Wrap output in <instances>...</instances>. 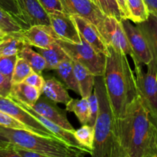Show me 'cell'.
Instances as JSON below:
<instances>
[{
  "mask_svg": "<svg viewBox=\"0 0 157 157\" xmlns=\"http://www.w3.org/2000/svg\"><path fill=\"white\" fill-rule=\"evenodd\" d=\"M121 157H157V127L138 96L117 121Z\"/></svg>",
  "mask_w": 157,
  "mask_h": 157,
  "instance_id": "1",
  "label": "cell"
},
{
  "mask_svg": "<svg viewBox=\"0 0 157 157\" xmlns=\"http://www.w3.org/2000/svg\"><path fill=\"white\" fill-rule=\"evenodd\" d=\"M107 49L103 78L113 115L117 121L139 95L136 77L127 55L110 44L107 45Z\"/></svg>",
  "mask_w": 157,
  "mask_h": 157,
  "instance_id": "2",
  "label": "cell"
},
{
  "mask_svg": "<svg viewBox=\"0 0 157 157\" xmlns=\"http://www.w3.org/2000/svg\"><path fill=\"white\" fill-rule=\"evenodd\" d=\"M94 90L98 97L99 110L94 127V138L90 156L121 157L117 121L107 97L103 76L95 77Z\"/></svg>",
  "mask_w": 157,
  "mask_h": 157,
  "instance_id": "3",
  "label": "cell"
},
{
  "mask_svg": "<svg viewBox=\"0 0 157 157\" xmlns=\"http://www.w3.org/2000/svg\"><path fill=\"white\" fill-rule=\"evenodd\" d=\"M0 135L9 142L41 153L44 157H79L90 154V152L71 146L58 137L42 136L27 130L0 126Z\"/></svg>",
  "mask_w": 157,
  "mask_h": 157,
  "instance_id": "4",
  "label": "cell"
},
{
  "mask_svg": "<svg viewBox=\"0 0 157 157\" xmlns=\"http://www.w3.org/2000/svg\"><path fill=\"white\" fill-rule=\"evenodd\" d=\"M81 44H72L60 39L57 41L71 59L80 63L95 77L103 76L105 69L106 55L96 52L81 36Z\"/></svg>",
  "mask_w": 157,
  "mask_h": 157,
  "instance_id": "5",
  "label": "cell"
},
{
  "mask_svg": "<svg viewBox=\"0 0 157 157\" xmlns=\"http://www.w3.org/2000/svg\"><path fill=\"white\" fill-rule=\"evenodd\" d=\"M138 95L153 118H157V75L144 72L140 64H134Z\"/></svg>",
  "mask_w": 157,
  "mask_h": 157,
  "instance_id": "6",
  "label": "cell"
},
{
  "mask_svg": "<svg viewBox=\"0 0 157 157\" xmlns=\"http://www.w3.org/2000/svg\"><path fill=\"white\" fill-rule=\"evenodd\" d=\"M0 110L11 115L19 121L22 124H25L31 129L32 133L51 137H57L53 133L46 128L42 124L39 122L36 118L26 111L25 109L20 107L14 100L9 97L0 95Z\"/></svg>",
  "mask_w": 157,
  "mask_h": 157,
  "instance_id": "7",
  "label": "cell"
},
{
  "mask_svg": "<svg viewBox=\"0 0 157 157\" xmlns=\"http://www.w3.org/2000/svg\"><path fill=\"white\" fill-rule=\"evenodd\" d=\"M101 34L107 45L110 44L126 55H130L132 59L134 58L133 51L121 21L113 17L106 16Z\"/></svg>",
  "mask_w": 157,
  "mask_h": 157,
  "instance_id": "8",
  "label": "cell"
},
{
  "mask_svg": "<svg viewBox=\"0 0 157 157\" xmlns=\"http://www.w3.org/2000/svg\"><path fill=\"white\" fill-rule=\"evenodd\" d=\"M64 11L71 15H77L83 17L93 24L100 33L104 25V16L98 8L90 0H60Z\"/></svg>",
  "mask_w": 157,
  "mask_h": 157,
  "instance_id": "9",
  "label": "cell"
},
{
  "mask_svg": "<svg viewBox=\"0 0 157 157\" xmlns=\"http://www.w3.org/2000/svg\"><path fill=\"white\" fill-rule=\"evenodd\" d=\"M121 21L134 55L133 59L134 64H144L147 65L150 64L152 55L142 32L136 25H133L129 19L124 18Z\"/></svg>",
  "mask_w": 157,
  "mask_h": 157,
  "instance_id": "10",
  "label": "cell"
},
{
  "mask_svg": "<svg viewBox=\"0 0 157 157\" xmlns=\"http://www.w3.org/2000/svg\"><path fill=\"white\" fill-rule=\"evenodd\" d=\"M48 15L50 26L58 39L72 44H81V36L71 15L60 11L49 13Z\"/></svg>",
  "mask_w": 157,
  "mask_h": 157,
  "instance_id": "11",
  "label": "cell"
},
{
  "mask_svg": "<svg viewBox=\"0 0 157 157\" xmlns=\"http://www.w3.org/2000/svg\"><path fill=\"white\" fill-rule=\"evenodd\" d=\"M17 35L25 44L37 48H47L58 40L50 25H33L23 29Z\"/></svg>",
  "mask_w": 157,
  "mask_h": 157,
  "instance_id": "12",
  "label": "cell"
},
{
  "mask_svg": "<svg viewBox=\"0 0 157 157\" xmlns=\"http://www.w3.org/2000/svg\"><path fill=\"white\" fill-rule=\"evenodd\" d=\"M21 18L26 28L33 25H50L48 12L38 0H15Z\"/></svg>",
  "mask_w": 157,
  "mask_h": 157,
  "instance_id": "13",
  "label": "cell"
},
{
  "mask_svg": "<svg viewBox=\"0 0 157 157\" xmlns=\"http://www.w3.org/2000/svg\"><path fill=\"white\" fill-rule=\"evenodd\" d=\"M55 104L56 103L49 100L45 96H40L32 108L40 115L62 128L75 132V130L67 120L65 113Z\"/></svg>",
  "mask_w": 157,
  "mask_h": 157,
  "instance_id": "14",
  "label": "cell"
},
{
  "mask_svg": "<svg viewBox=\"0 0 157 157\" xmlns=\"http://www.w3.org/2000/svg\"><path fill=\"white\" fill-rule=\"evenodd\" d=\"M71 17L79 32L80 35L96 52L104 54L107 56L108 55L107 45L98 29L93 24L89 22L85 18L80 15H71Z\"/></svg>",
  "mask_w": 157,
  "mask_h": 157,
  "instance_id": "15",
  "label": "cell"
},
{
  "mask_svg": "<svg viewBox=\"0 0 157 157\" xmlns=\"http://www.w3.org/2000/svg\"><path fill=\"white\" fill-rule=\"evenodd\" d=\"M145 38L152 60L147 64V71L157 75V15L150 12L145 21L136 24Z\"/></svg>",
  "mask_w": 157,
  "mask_h": 157,
  "instance_id": "16",
  "label": "cell"
},
{
  "mask_svg": "<svg viewBox=\"0 0 157 157\" xmlns=\"http://www.w3.org/2000/svg\"><path fill=\"white\" fill-rule=\"evenodd\" d=\"M14 101H15V100H14ZM15 101L20 106V107H21L23 109H25L26 111L29 112L32 116H33L34 117L36 118V119L38 120L41 124H42L46 128L48 129V130H50L52 133H53L57 137L62 140L65 141L67 144H70L71 146H73V147H78V148L82 149V150H87V151L90 152V150H87V149H85L84 147H83L81 145V144L77 140V139L75 138V134H74V132L65 130V129L62 128V127H60V126L55 124V123L52 122V121H50L49 120L46 119L45 117H42L41 115H40L39 113H38L37 112H35V110L32 108V107H30V106L27 105V104H25L24 103L20 102V101Z\"/></svg>",
  "mask_w": 157,
  "mask_h": 157,
  "instance_id": "17",
  "label": "cell"
},
{
  "mask_svg": "<svg viewBox=\"0 0 157 157\" xmlns=\"http://www.w3.org/2000/svg\"><path fill=\"white\" fill-rule=\"evenodd\" d=\"M41 95V92L39 90L29 84L21 82L19 84H12L10 93L8 97L32 107Z\"/></svg>",
  "mask_w": 157,
  "mask_h": 157,
  "instance_id": "18",
  "label": "cell"
},
{
  "mask_svg": "<svg viewBox=\"0 0 157 157\" xmlns=\"http://www.w3.org/2000/svg\"><path fill=\"white\" fill-rule=\"evenodd\" d=\"M74 71L79 87L81 98H87L92 94L94 87L95 76L80 63L71 60Z\"/></svg>",
  "mask_w": 157,
  "mask_h": 157,
  "instance_id": "19",
  "label": "cell"
},
{
  "mask_svg": "<svg viewBox=\"0 0 157 157\" xmlns=\"http://www.w3.org/2000/svg\"><path fill=\"white\" fill-rule=\"evenodd\" d=\"M41 94L56 104L59 103L64 105H66L71 99L63 84L55 78H52L44 81Z\"/></svg>",
  "mask_w": 157,
  "mask_h": 157,
  "instance_id": "20",
  "label": "cell"
},
{
  "mask_svg": "<svg viewBox=\"0 0 157 157\" xmlns=\"http://www.w3.org/2000/svg\"><path fill=\"white\" fill-rule=\"evenodd\" d=\"M38 50L45 60L47 70H55L61 61L69 58L65 51L57 41L47 48H38Z\"/></svg>",
  "mask_w": 157,
  "mask_h": 157,
  "instance_id": "21",
  "label": "cell"
},
{
  "mask_svg": "<svg viewBox=\"0 0 157 157\" xmlns=\"http://www.w3.org/2000/svg\"><path fill=\"white\" fill-rule=\"evenodd\" d=\"M55 71L67 88L79 94V87L74 71L71 59L68 58L61 61Z\"/></svg>",
  "mask_w": 157,
  "mask_h": 157,
  "instance_id": "22",
  "label": "cell"
},
{
  "mask_svg": "<svg viewBox=\"0 0 157 157\" xmlns=\"http://www.w3.org/2000/svg\"><path fill=\"white\" fill-rule=\"evenodd\" d=\"M18 56L25 60L32 67L33 71L41 74L46 69V61L44 57L32 48V46L25 44L18 53Z\"/></svg>",
  "mask_w": 157,
  "mask_h": 157,
  "instance_id": "23",
  "label": "cell"
},
{
  "mask_svg": "<svg viewBox=\"0 0 157 157\" xmlns=\"http://www.w3.org/2000/svg\"><path fill=\"white\" fill-rule=\"evenodd\" d=\"M24 44L17 33L5 34L0 38V57L18 55Z\"/></svg>",
  "mask_w": 157,
  "mask_h": 157,
  "instance_id": "24",
  "label": "cell"
},
{
  "mask_svg": "<svg viewBox=\"0 0 157 157\" xmlns=\"http://www.w3.org/2000/svg\"><path fill=\"white\" fill-rule=\"evenodd\" d=\"M66 110L73 112L82 125L87 124L89 119V103L87 98L71 99L66 104Z\"/></svg>",
  "mask_w": 157,
  "mask_h": 157,
  "instance_id": "25",
  "label": "cell"
},
{
  "mask_svg": "<svg viewBox=\"0 0 157 157\" xmlns=\"http://www.w3.org/2000/svg\"><path fill=\"white\" fill-rule=\"evenodd\" d=\"M129 20L135 24L145 21L149 16V9L144 0H127Z\"/></svg>",
  "mask_w": 157,
  "mask_h": 157,
  "instance_id": "26",
  "label": "cell"
},
{
  "mask_svg": "<svg viewBox=\"0 0 157 157\" xmlns=\"http://www.w3.org/2000/svg\"><path fill=\"white\" fill-rule=\"evenodd\" d=\"M24 26L9 12L0 7V30L4 34L19 32Z\"/></svg>",
  "mask_w": 157,
  "mask_h": 157,
  "instance_id": "27",
  "label": "cell"
},
{
  "mask_svg": "<svg viewBox=\"0 0 157 157\" xmlns=\"http://www.w3.org/2000/svg\"><path fill=\"white\" fill-rule=\"evenodd\" d=\"M104 16L113 17L119 21L123 19L121 12L116 0H90Z\"/></svg>",
  "mask_w": 157,
  "mask_h": 157,
  "instance_id": "28",
  "label": "cell"
},
{
  "mask_svg": "<svg viewBox=\"0 0 157 157\" xmlns=\"http://www.w3.org/2000/svg\"><path fill=\"white\" fill-rule=\"evenodd\" d=\"M74 134L81 145L87 150H90L91 154L94 138V128L88 124H84L78 130H75Z\"/></svg>",
  "mask_w": 157,
  "mask_h": 157,
  "instance_id": "29",
  "label": "cell"
},
{
  "mask_svg": "<svg viewBox=\"0 0 157 157\" xmlns=\"http://www.w3.org/2000/svg\"><path fill=\"white\" fill-rule=\"evenodd\" d=\"M33 72L32 67L29 63L23 58L18 56L13 73H12L11 84H15L23 82Z\"/></svg>",
  "mask_w": 157,
  "mask_h": 157,
  "instance_id": "30",
  "label": "cell"
},
{
  "mask_svg": "<svg viewBox=\"0 0 157 157\" xmlns=\"http://www.w3.org/2000/svg\"><path fill=\"white\" fill-rule=\"evenodd\" d=\"M18 55L0 57V73L11 81Z\"/></svg>",
  "mask_w": 157,
  "mask_h": 157,
  "instance_id": "31",
  "label": "cell"
},
{
  "mask_svg": "<svg viewBox=\"0 0 157 157\" xmlns=\"http://www.w3.org/2000/svg\"><path fill=\"white\" fill-rule=\"evenodd\" d=\"M0 126L8 127V128L17 129V130H24L32 132L31 129L25 124H22L19 121L16 120L11 115L0 110Z\"/></svg>",
  "mask_w": 157,
  "mask_h": 157,
  "instance_id": "32",
  "label": "cell"
},
{
  "mask_svg": "<svg viewBox=\"0 0 157 157\" xmlns=\"http://www.w3.org/2000/svg\"><path fill=\"white\" fill-rule=\"evenodd\" d=\"M87 100H88L89 103V119L87 124L94 127L97 117H98V110H99L98 97H97L94 90H93L91 94L87 98Z\"/></svg>",
  "mask_w": 157,
  "mask_h": 157,
  "instance_id": "33",
  "label": "cell"
},
{
  "mask_svg": "<svg viewBox=\"0 0 157 157\" xmlns=\"http://www.w3.org/2000/svg\"><path fill=\"white\" fill-rule=\"evenodd\" d=\"M0 7L13 15L22 25H24L15 3V0H0Z\"/></svg>",
  "mask_w": 157,
  "mask_h": 157,
  "instance_id": "34",
  "label": "cell"
},
{
  "mask_svg": "<svg viewBox=\"0 0 157 157\" xmlns=\"http://www.w3.org/2000/svg\"><path fill=\"white\" fill-rule=\"evenodd\" d=\"M44 81L45 80L44 79L41 74H38L36 72L33 71L29 77L26 78V79L23 82L35 87V88L39 90L41 92H42V88L44 84Z\"/></svg>",
  "mask_w": 157,
  "mask_h": 157,
  "instance_id": "35",
  "label": "cell"
},
{
  "mask_svg": "<svg viewBox=\"0 0 157 157\" xmlns=\"http://www.w3.org/2000/svg\"><path fill=\"white\" fill-rule=\"evenodd\" d=\"M38 1L42 6L44 10L48 12V14L56 11L64 12V8L60 0H38Z\"/></svg>",
  "mask_w": 157,
  "mask_h": 157,
  "instance_id": "36",
  "label": "cell"
},
{
  "mask_svg": "<svg viewBox=\"0 0 157 157\" xmlns=\"http://www.w3.org/2000/svg\"><path fill=\"white\" fill-rule=\"evenodd\" d=\"M14 148L15 152L18 154V157H44L41 153H38L37 152L32 151V150H28V149L20 147L14 144Z\"/></svg>",
  "mask_w": 157,
  "mask_h": 157,
  "instance_id": "37",
  "label": "cell"
},
{
  "mask_svg": "<svg viewBox=\"0 0 157 157\" xmlns=\"http://www.w3.org/2000/svg\"><path fill=\"white\" fill-rule=\"evenodd\" d=\"M11 81L0 73V95L8 97L11 90Z\"/></svg>",
  "mask_w": 157,
  "mask_h": 157,
  "instance_id": "38",
  "label": "cell"
},
{
  "mask_svg": "<svg viewBox=\"0 0 157 157\" xmlns=\"http://www.w3.org/2000/svg\"><path fill=\"white\" fill-rule=\"evenodd\" d=\"M0 157H18L14 148V144L10 143L6 147H0Z\"/></svg>",
  "mask_w": 157,
  "mask_h": 157,
  "instance_id": "39",
  "label": "cell"
},
{
  "mask_svg": "<svg viewBox=\"0 0 157 157\" xmlns=\"http://www.w3.org/2000/svg\"><path fill=\"white\" fill-rule=\"evenodd\" d=\"M116 1L121 12L123 19L124 18V19H129V11L128 7H127V0H116Z\"/></svg>",
  "mask_w": 157,
  "mask_h": 157,
  "instance_id": "40",
  "label": "cell"
},
{
  "mask_svg": "<svg viewBox=\"0 0 157 157\" xmlns=\"http://www.w3.org/2000/svg\"><path fill=\"white\" fill-rule=\"evenodd\" d=\"M149 12L157 15V0H144Z\"/></svg>",
  "mask_w": 157,
  "mask_h": 157,
  "instance_id": "41",
  "label": "cell"
},
{
  "mask_svg": "<svg viewBox=\"0 0 157 157\" xmlns=\"http://www.w3.org/2000/svg\"><path fill=\"white\" fill-rule=\"evenodd\" d=\"M10 144V142H9L8 140H6L2 136L0 135V147H6L9 144Z\"/></svg>",
  "mask_w": 157,
  "mask_h": 157,
  "instance_id": "42",
  "label": "cell"
},
{
  "mask_svg": "<svg viewBox=\"0 0 157 157\" xmlns=\"http://www.w3.org/2000/svg\"><path fill=\"white\" fill-rule=\"evenodd\" d=\"M5 35V34L3 33V32H2L1 30H0V36H2V35Z\"/></svg>",
  "mask_w": 157,
  "mask_h": 157,
  "instance_id": "43",
  "label": "cell"
},
{
  "mask_svg": "<svg viewBox=\"0 0 157 157\" xmlns=\"http://www.w3.org/2000/svg\"><path fill=\"white\" fill-rule=\"evenodd\" d=\"M153 120H154V121H155V124H156V127H157V118H153Z\"/></svg>",
  "mask_w": 157,
  "mask_h": 157,
  "instance_id": "44",
  "label": "cell"
},
{
  "mask_svg": "<svg viewBox=\"0 0 157 157\" xmlns=\"http://www.w3.org/2000/svg\"><path fill=\"white\" fill-rule=\"evenodd\" d=\"M1 37H2V36H0V38H1Z\"/></svg>",
  "mask_w": 157,
  "mask_h": 157,
  "instance_id": "45",
  "label": "cell"
}]
</instances>
